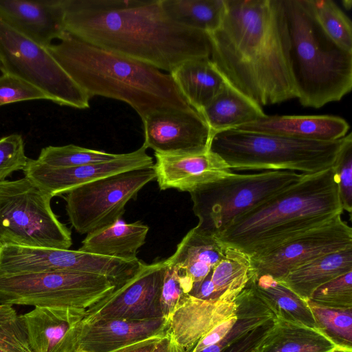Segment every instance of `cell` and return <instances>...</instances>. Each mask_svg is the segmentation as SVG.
I'll use <instances>...</instances> for the list:
<instances>
[{
  "mask_svg": "<svg viewBox=\"0 0 352 352\" xmlns=\"http://www.w3.org/2000/svg\"><path fill=\"white\" fill-rule=\"evenodd\" d=\"M238 296L223 294L216 299L204 300L184 295L168 321L172 343L192 349L215 326L236 315Z\"/></svg>",
  "mask_w": 352,
  "mask_h": 352,
  "instance_id": "cell-17",
  "label": "cell"
},
{
  "mask_svg": "<svg viewBox=\"0 0 352 352\" xmlns=\"http://www.w3.org/2000/svg\"><path fill=\"white\" fill-rule=\"evenodd\" d=\"M172 342L170 337L163 336L155 345L152 352H170Z\"/></svg>",
  "mask_w": 352,
  "mask_h": 352,
  "instance_id": "cell-44",
  "label": "cell"
},
{
  "mask_svg": "<svg viewBox=\"0 0 352 352\" xmlns=\"http://www.w3.org/2000/svg\"><path fill=\"white\" fill-rule=\"evenodd\" d=\"M0 65H1V63H0Z\"/></svg>",
  "mask_w": 352,
  "mask_h": 352,
  "instance_id": "cell-48",
  "label": "cell"
},
{
  "mask_svg": "<svg viewBox=\"0 0 352 352\" xmlns=\"http://www.w3.org/2000/svg\"><path fill=\"white\" fill-rule=\"evenodd\" d=\"M307 302L317 327L338 345L352 349V309H331Z\"/></svg>",
  "mask_w": 352,
  "mask_h": 352,
  "instance_id": "cell-33",
  "label": "cell"
},
{
  "mask_svg": "<svg viewBox=\"0 0 352 352\" xmlns=\"http://www.w3.org/2000/svg\"><path fill=\"white\" fill-rule=\"evenodd\" d=\"M351 271L352 247L316 258L278 280L307 301L319 287Z\"/></svg>",
  "mask_w": 352,
  "mask_h": 352,
  "instance_id": "cell-26",
  "label": "cell"
},
{
  "mask_svg": "<svg viewBox=\"0 0 352 352\" xmlns=\"http://www.w3.org/2000/svg\"><path fill=\"white\" fill-rule=\"evenodd\" d=\"M153 166L131 170L78 186L64 197L72 227L88 234L121 219L125 206L155 179Z\"/></svg>",
  "mask_w": 352,
  "mask_h": 352,
  "instance_id": "cell-11",
  "label": "cell"
},
{
  "mask_svg": "<svg viewBox=\"0 0 352 352\" xmlns=\"http://www.w3.org/2000/svg\"><path fill=\"white\" fill-rule=\"evenodd\" d=\"M142 145L116 160L69 168H56L28 159L23 171L25 177L52 197L85 184L120 173L153 166L152 157Z\"/></svg>",
  "mask_w": 352,
  "mask_h": 352,
  "instance_id": "cell-16",
  "label": "cell"
},
{
  "mask_svg": "<svg viewBox=\"0 0 352 352\" xmlns=\"http://www.w3.org/2000/svg\"><path fill=\"white\" fill-rule=\"evenodd\" d=\"M142 122L143 145L154 153L201 154L210 150L212 131L194 108L156 112Z\"/></svg>",
  "mask_w": 352,
  "mask_h": 352,
  "instance_id": "cell-15",
  "label": "cell"
},
{
  "mask_svg": "<svg viewBox=\"0 0 352 352\" xmlns=\"http://www.w3.org/2000/svg\"><path fill=\"white\" fill-rule=\"evenodd\" d=\"M236 320L237 316L236 314V315L215 326L197 342L190 352H200L205 348L222 340L232 329Z\"/></svg>",
  "mask_w": 352,
  "mask_h": 352,
  "instance_id": "cell-42",
  "label": "cell"
},
{
  "mask_svg": "<svg viewBox=\"0 0 352 352\" xmlns=\"http://www.w3.org/2000/svg\"><path fill=\"white\" fill-rule=\"evenodd\" d=\"M169 74L186 101L199 112L227 83L210 58L183 62Z\"/></svg>",
  "mask_w": 352,
  "mask_h": 352,
  "instance_id": "cell-27",
  "label": "cell"
},
{
  "mask_svg": "<svg viewBox=\"0 0 352 352\" xmlns=\"http://www.w3.org/2000/svg\"><path fill=\"white\" fill-rule=\"evenodd\" d=\"M315 16L327 35L352 52V25L349 18L332 0H311Z\"/></svg>",
  "mask_w": 352,
  "mask_h": 352,
  "instance_id": "cell-34",
  "label": "cell"
},
{
  "mask_svg": "<svg viewBox=\"0 0 352 352\" xmlns=\"http://www.w3.org/2000/svg\"><path fill=\"white\" fill-rule=\"evenodd\" d=\"M296 98L318 109L352 89V52L333 41L318 21L311 0H283Z\"/></svg>",
  "mask_w": 352,
  "mask_h": 352,
  "instance_id": "cell-5",
  "label": "cell"
},
{
  "mask_svg": "<svg viewBox=\"0 0 352 352\" xmlns=\"http://www.w3.org/2000/svg\"><path fill=\"white\" fill-rule=\"evenodd\" d=\"M65 32L169 73L210 58L208 33L171 20L160 0H62Z\"/></svg>",
  "mask_w": 352,
  "mask_h": 352,
  "instance_id": "cell-2",
  "label": "cell"
},
{
  "mask_svg": "<svg viewBox=\"0 0 352 352\" xmlns=\"http://www.w3.org/2000/svg\"><path fill=\"white\" fill-rule=\"evenodd\" d=\"M153 168L161 190L188 192L231 175L233 172L216 153H154Z\"/></svg>",
  "mask_w": 352,
  "mask_h": 352,
  "instance_id": "cell-18",
  "label": "cell"
},
{
  "mask_svg": "<svg viewBox=\"0 0 352 352\" xmlns=\"http://www.w3.org/2000/svg\"><path fill=\"white\" fill-rule=\"evenodd\" d=\"M348 134L316 141L236 129L212 133L210 150L232 169L314 174L331 167Z\"/></svg>",
  "mask_w": 352,
  "mask_h": 352,
  "instance_id": "cell-6",
  "label": "cell"
},
{
  "mask_svg": "<svg viewBox=\"0 0 352 352\" xmlns=\"http://www.w3.org/2000/svg\"><path fill=\"white\" fill-rule=\"evenodd\" d=\"M85 313L58 307H35L21 315L33 352H72L75 330Z\"/></svg>",
  "mask_w": 352,
  "mask_h": 352,
  "instance_id": "cell-21",
  "label": "cell"
},
{
  "mask_svg": "<svg viewBox=\"0 0 352 352\" xmlns=\"http://www.w3.org/2000/svg\"><path fill=\"white\" fill-rule=\"evenodd\" d=\"M166 259L151 264L143 263L138 272L118 286L102 302V305L86 315L79 324L99 320H145L163 317L160 298Z\"/></svg>",
  "mask_w": 352,
  "mask_h": 352,
  "instance_id": "cell-14",
  "label": "cell"
},
{
  "mask_svg": "<svg viewBox=\"0 0 352 352\" xmlns=\"http://www.w3.org/2000/svg\"><path fill=\"white\" fill-rule=\"evenodd\" d=\"M338 352H352V351H351V350H342V351H340Z\"/></svg>",
  "mask_w": 352,
  "mask_h": 352,
  "instance_id": "cell-45",
  "label": "cell"
},
{
  "mask_svg": "<svg viewBox=\"0 0 352 352\" xmlns=\"http://www.w3.org/2000/svg\"><path fill=\"white\" fill-rule=\"evenodd\" d=\"M0 69L35 86L58 104L89 107V96L71 78L47 49L0 18Z\"/></svg>",
  "mask_w": 352,
  "mask_h": 352,
  "instance_id": "cell-10",
  "label": "cell"
},
{
  "mask_svg": "<svg viewBox=\"0 0 352 352\" xmlns=\"http://www.w3.org/2000/svg\"><path fill=\"white\" fill-rule=\"evenodd\" d=\"M225 248L216 236L204 234L195 227L183 237L167 260L181 270L187 294L209 274L223 257Z\"/></svg>",
  "mask_w": 352,
  "mask_h": 352,
  "instance_id": "cell-23",
  "label": "cell"
},
{
  "mask_svg": "<svg viewBox=\"0 0 352 352\" xmlns=\"http://www.w3.org/2000/svg\"><path fill=\"white\" fill-rule=\"evenodd\" d=\"M148 226L141 221L127 223L119 219L87 234L78 249L89 253L133 261L145 243Z\"/></svg>",
  "mask_w": 352,
  "mask_h": 352,
  "instance_id": "cell-25",
  "label": "cell"
},
{
  "mask_svg": "<svg viewBox=\"0 0 352 352\" xmlns=\"http://www.w3.org/2000/svg\"><path fill=\"white\" fill-rule=\"evenodd\" d=\"M208 34L210 59L228 83L258 105L296 98L283 0H225Z\"/></svg>",
  "mask_w": 352,
  "mask_h": 352,
  "instance_id": "cell-1",
  "label": "cell"
},
{
  "mask_svg": "<svg viewBox=\"0 0 352 352\" xmlns=\"http://www.w3.org/2000/svg\"><path fill=\"white\" fill-rule=\"evenodd\" d=\"M28 158L24 142L19 134H11L0 139V182L14 171L23 170Z\"/></svg>",
  "mask_w": 352,
  "mask_h": 352,
  "instance_id": "cell-40",
  "label": "cell"
},
{
  "mask_svg": "<svg viewBox=\"0 0 352 352\" xmlns=\"http://www.w3.org/2000/svg\"><path fill=\"white\" fill-rule=\"evenodd\" d=\"M343 210L352 212V134L348 137L332 166Z\"/></svg>",
  "mask_w": 352,
  "mask_h": 352,
  "instance_id": "cell-37",
  "label": "cell"
},
{
  "mask_svg": "<svg viewBox=\"0 0 352 352\" xmlns=\"http://www.w3.org/2000/svg\"><path fill=\"white\" fill-rule=\"evenodd\" d=\"M290 170L232 173L190 193L201 232L216 236L236 217L297 183L303 177Z\"/></svg>",
  "mask_w": 352,
  "mask_h": 352,
  "instance_id": "cell-7",
  "label": "cell"
},
{
  "mask_svg": "<svg viewBox=\"0 0 352 352\" xmlns=\"http://www.w3.org/2000/svg\"><path fill=\"white\" fill-rule=\"evenodd\" d=\"M252 280L256 290L267 302L276 316L318 328L307 302L278 280L268 274H253Z\"/></svg>",
  "mask_w": 352,
  "mask_h": 352,
  "instance_id": "cell-29",
  "label": "cell"
},
{
  "mask_svg": "<svg viewBox=\"0 0 352 352\" xmlns=\"http://www.w3.org/2000/svg\"><path fill=\"white\" fill-rule=\"evenodd\" d=\"M138 265V260L124 261L80 250L0 244V274L69 272L102 275L120 283Z\"/></svg>",
  "mask_w": 352,
  "mask_h": 352,
  "instance_id": "cell-12",
  "label": "cell"
},
{
  "mask_svg": "<svg viewBox=\"0 0 352 352\" xmlns=\"http://www.w3.org/2000/svg\"><path fill=\"white\" fill-rule=\"evenodd\" d=\"M309 300L327 308L352 309V271L319 287Z\"/></svg>",
  "mask_w": 352,
  "mask_h": 352,
  "instance_id": "cell-36",
  "label": "cell"
},
{
  "mask_svg": "<svg viewBox=\"0 0 352 352\" xmlns=\"http://www.w3.org/2000/svg\"><path fill=\"white\" fill-rule=\"evenodd\" d=\"M349 123L334 116H267L236 129L294 138L335 141L347 135Z\"/></svg>",
  "mask_w": 352,
  "mask_h": 352,
  "instance_id": "cell-22",
  "label": "cell"
},
{
  "mask_svg": "<svg viewBox=\"0 0 352 352\" xmlns=\"http://www.w3.org/2000/svg\"><path fill=\"white\" fill-rule=\"evenodd\" d=\"M166 14L175 23L208 34L219 28L225 0H160Z\"/></svg>",
  "mask_w": 352,
  "mask_h": 352,
  "instance_id": "cell-30",
  "label": "cell"
},
{
  "mask_svg": "<svg viewBox=\"0 0 352 352\" xmlns=\"http://www.w3.org/2000/svg\"><path fill=\"white\" fill-rule=\"evenodd\" d=\"M344 350H346V349H344ZM342 351V350L336 351H335V352H338V351ZM351 351H352V350H351Z\"/></svg>",
  "mask_w": 352,
  "mask_h": 352,
  "instance_id": "cell-46",
  "label": "cell"
},
{
  "mask_svg": "<svg viewBox=\"0 0 352 352\" xmlns=\"http://www.w3.org/2000/svg\"><path fill=\"white\" fill-rule=\"evenodd\" d=\"M162 337V334H158L113 352H152Z\"/></svg>",
  "mask_w": 352,
  "mask_h": 352,
  "instance_id": "cell-43",
  "label": "cell"
},
{
  "mask_svg": "<svg viewBox=\"0 0 352 352\" xmlns=\"http://www.w3.org/2000/svg\"><path fill=\"white\" fill-rule=\"evenodd\" d=\"M160 304L163 317L168 321L186 292L183 275L178 267L166 259Z\"/></svg>",
  "mask_w": 352,
  "mask_h": 352,
  "instance_id": "cell-38",
  "label": "cell"
},
{
  "mask_svg": "<svg viewBox=\"0 0 352 352\" xmlns=\"http://www.w3.org/2000/svg\"><path fill=\"white\" fill-rule=\"evenodd\" d=\"M342 211L331 166L304 175L297 183L234 219L216 237L255 258Z\"/></svg>",
  "mask_w": 352,
  "mask_h": 352,
  "instance_id": "cell-4",
  "label": "cell"
},
{
  "mask_svg": "<svg viewBox=\"0 0 352 352\" xmlns=\"http://www.w3.org/2000/svg\"><path fill=\"white\" fill-rule=\"evenodd\" d=\"M119 285L107 276L86 273L50 272L0 274V303L68 307L81 310L96 305Z\"/></svg>",
  "mask_w": 352,
  "mask_h": 352,
  "instance_id": "cell-9",
  "label": "cell"
},
{
  "mask_svg": "<svg viewBox=\"0 0 352 352\" xmlns=\"http://www.w3.org/2000/svg\"><path fill=\"white\" fill-rule=\"evenodd\" d=\"M253 274L251 257L238 248L226 245L223 257L208 274L214 298L223 294L238 296Z\"/></svg>",
  "mask_w": 352,
  "mask_h": 352,
  "instance_id": "cell-31",
  "label": "cell"
},
{
  "mask_svg": "<svg viewBox=\"0 0 352 352\" xmlns=\"http://www.w3.org/2000/svg\"><path fill=\"white\" fill-rule=\"evenodd\" d=\"M200 113L212 133L236 129L266 116L260 105L228 82Z\"/></svg>",
  "mask_w": 352,
  "mask_h": 352,
  "instance_id": "cell-28",
  "label": "cell"
},
{
  "mask_svg": "<svg viewBox=\"0 0 352 352\" xmlns=\"http://www.w3.org/2000/svg\"><path fill=\"white\" fill-rule=\"evenodd\" d=\"M52 198L25 177L0 182V244L69 249L71 231L52 211Z\"/></svg>",
  "mask_w": 352,
  "mask_h": 352,
  "instance_id": "cell-8",
  "label": "cell"
},
{
  "mask_svg": "<svg viewBox=\"0 0 352 352\" xmlns=\"http://www.w3.org/2000/svg\"><path fill=\"white\" fill-rule=\"evenodd\" d=\"M0 352H33L21 316L13 305L0 303Z\"/></svg>",
  "mask_w": 352,
  "mask_h": 352,
  "instance_id": "cell-35",
  "label": "cell"
},
{
  "mask_svg": "<svg viewBox=\"0 0 352 352\" xmlns=\"http://www.w3.org/2000/svg\"><path fill=\"white\" fill-rule=\"evenodd\" d=\"M34 100L49 98L41 90L19 77L7 73L0 75V107Z\"/></svg>",
  "mask_w": 352,
  "mask_h": 352,
  "instance_id": "cell-39",
  "label": "cell"
},
{
  "mask_svg": "<svg viewBox=\"0 0 352 352\" xmlns=\"http://www.w3.org/2000/svg\"><path fill=\"white\" fill-rule=\"evenodd\" d=\"M46 48L90 98L100 96L124 102L142 121L156 112L193 108L171 76L151 65L67 32Z\"/></svg>",
  "mask_w": 352,
  "mask_h": 352,
  "instance_id": "cell-3",
  "label": "cell"
},
{
  "mask_svg": "<svg viewBox=\"0 0 352 352\" xmlns=\"http://www.w3.org/2000/svg\"><path fill=\"white\" fill-rule=\"evenodd\" d=\"M122 155L68 144L43 148L37 160L52 167L69 168L109 162Z\"/></svg>",
  "mask_w": 352,
  "mask_h": 352,
  "instance_id": "cell-32",
  "label": "cell"
},
{
  "mask_svg": "<svg viewBox=\"0 0 352 352\" xmlns=\"http://www.w3.org/2000/svg\"><path fill=\"white\" fill-rule=\"evenodd\" d=\"M352 247V229L341 214L292 237L267 254L251 258L254 274L278 280L289 271L316 258Z\"/></svg>",
  "mask_w": 352,
  "mask_h": 352,
  "instance_id": "cell-13",
  "label": "cell"
},
{
  "mask_svg": "<svg viewBox=\"0 0 352 352\" xmlns=\"http://www.w3.org/2000/svg\"><path fill=\"white\" fill-rule=\"evenodd\" d=\"M63 16L62 0H0V18L45 47L65 33Z\"/></svg>",
  "mask_w": 352,
  "mask_h": 352,
  "instance_id": "cell-20",
  "label": "cell"
},
{
  "mask_svg": "<svg viewBox=\"0 0 352 352\" xmlns=\"http://www.w3.org/2000/svg\"><path fill=\"white\" fill-rule=\"evenodd\" d=\"M352 350L336 344L319 328L280 316L252 352H335Z\"/></svg>",
  "mask_w": 352,
  "mask_h": 352,
  "instance_id": "cell-24",
  "label": "cell"
},
{
  "mask_svg": "<svg viewBox=\"0 0 352 352\" xmlns=\"http://www.w3.org/2000/svg\"><path fill=\"white\" fill-rule=\"evenodd\" d=\"M275 318L276 316L254 328L223 352H252L273 325Z\"/></svg>",
  "mask_w": 352,
  "mask_h": 352,
  "instance_id": "cell-41",
  "label": "cell"
},
{
  "mask_svg": "<svg viewBox=\"0 0 352 352\" xmlns=\"http://www.w3.org/2000/svg\"><path fill=\"white\" fill-rule=\"evenodd\" d=\"M80 352H82V351H80Z\"/></svg>",
  "mask_w": 352,
  "mask_h": 352,
  "instance_id": "cell-47",
  "label": "cell"
},
{
  "mask_svg": "<svg viewBox=\"0 0 352 352\" xmlns=\"http://www.w3.org/2000/svg\"><path fill=\"white\" fill-rule=\"evenodd\" d=\"M168 320L164 317L145 320H99L78 324L72 352H113L160 334Z\"/></svg>",
  "mask_w": 352,
  "mask_h": 352,
  "instance_id": "cell-19",
  "label": "cell"
}]
</instances>
